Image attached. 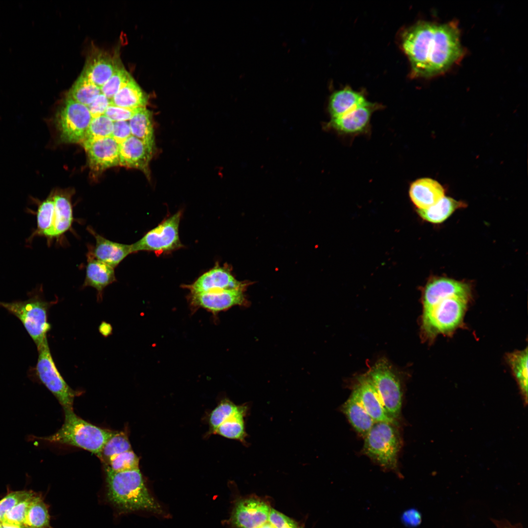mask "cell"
<instances>
[{
  "instance_id": "obj_34",
  "label": "cell",
  "mask_w": 528,
  "mask_h": 528,
  "mask_svg": "<svg viewBox=\"0 0 528 528\" xmlns=\"http://www.w3.org/2000/svg\"><path fill=\"white\" fill-rule=\"evenodd\" d=\"M131 443L126 432L114 431L102 447L97 456L105 465L113 456L119 453L132 450Z\"/></svg>"
},
{
  "instance_id": "obj_42",
  "label": "cell",
  "mask_w": 528,
  "mask_h": 528,
  "mask_svg": "<svg viewBox=\"0 0 528 528\" xmlns=\"http://www.w3.org/2000/svg\"><path fill=\"white\" fill-rule=\"evenodd\" d=\"M111 104L110 100L101 93L88 108L92 118L104 115L108 107Z\"/></svg>"
},
{
  "instance_id": "obj_2",
  "label": "cell",
  "mask_w": 528,
  "mask_h": 528,
  "mask_svg": "<svg viewBox=\"0 0 528 528\" xmlns=\"http://www.w3.org/2000/svg\"><path fill=\"white\" fill-rule=\"evenodd\" d=\"M105 469L106 498L118 513L146 511L159 515L165 513L150 493L139 469L124 472Z\"/></svg>"
},
{
  "instance_id": "obj_16",
  "label": "cell",
  "mask_w": 528,
  "mask_h": 528,
  "mask_svg": "<svg viewBox=\"0 0 528 528\" xmlns=\"http://www.w3.org/2000/svg\"><path fill=\"white\" fill-rule=\"evenodd\" d=\"M353 390L375 422L395 423V420L387 413L378 393L366 373L357 377Z\"/></svg>"
},
{
  "instance_id": "obj_25",
  "label": "cell",
  "mask_w": 528,
  "mask_h": 528,
  "mask_svg": "<svg viewBox=\"0 0 528 528\" xmlns=\"http://www.w3.org/2000/svg\"><path fill=\"white\" fill-rule=\"evenodd\" d=\"M367 102L361 93L345 88L331 94L329 100V110L331 118H334L352 111Z\"/></svg>"
},
{
  "instance_id": "obj_12",
  "label": "cell",
  "mask_w": 528,
  "mask_h": 528,
  "mask_svg": "<svg viewBox=\"0 0 528 528\" xmlns=\"http://www.w3.org/2000/svg\"><path fill=\"white\" fill-rule=\"evenodd\" d=\"M243 289H227L190 294L189 301L195 308H202L213 313L235 306H246L248 301Z\"/></svg>"
},
{
  "instance_id": "obj_24",
  "label": "cell",
  "mask_w": 528,
  "mask_h": 528,
  "mask_svg": "<svg viewBox=\"0 0 528 528\" xmlns=\"http://www.w3.org/2000/svg\"><path fill=\"white\" fill-rule=\"evenodd\" d=\"M341 410L354 429L364 438L375 423L353 390L350 397L343 404Z\"/></svg>"
},
{
  "instance_id": "obj_27",
  "label": "cell",
  "mask_w": 528,
  "mask_h": 528,
  "mask_svg": "<svg viewBox=\"0 0 528 528\" xmlns=\"http://www.w3.org/2000/svg\"><path fill=\"white\" fill-rule=\"evenodd\" d=\"M249 411V406L245 403L239 405L237 410L222 422L213 432L226 438L239 440L246 444L247 433L245 418Z\"/></svg>"
},
{
  "instance_id": "obj_18",
  "label": "cell",
  "mask_w": 528,
  "mask_h": 528,
  "mask_svg": "<svg viewBox=\"0 0 528 528\" xmlns=\"http://www.w3.org/2000/svg\"><path fill=\"white\" fill-rule=\"evenodd\" d=\"M87 257L86 277L82 286L95 288L97 300L101 301L104 289L116 281L114 268L96 259L92 254L90 245Z\"/></svg>"
},
{
  "instance_id": "obj_20",
  "label": "cell",
  "mask_w": 528,
  "mask_h": 528,
  "mask_svg": "<svg viewBox=\"0 0 528 528\" xmlns=\"http://www.w3.org/2000/svg\"><path fill=\"white\" fill-rule=\"evenodd\" d=\"M444 187L437 180L423 177L414 181L409 189L411 200L418 209L427 208L444 196Z\"/></svg>"
},
{
  "instance_id": "obj_8",
  "label": "cell",
  "mask_w": 528,
  "mask_h": 528,
  "mask_svg": "<svg viewBox=\"0 0 528 528\" xmlns=\"http://www.w3.org/2000/svg\"><path fill=\"white\" fill-rule=\"evenodd\" d=\"M92 118L87 106L66 97L54 119L60 140L67 143H82Z\"/></svg>"
},
{
  "instance_id": "obj_26",
  "label": "cell",
  "mask_w": 528,
  "mask_h": 528,
  "mask_svg": "<svg viewBox=\"0 0 528 528\" xmlns=\"http://www.w3.org/2000/svg\"><path fill=\"white\" fill-rule=\"evenodd\" d=\"M148 95L131 76L110 100L111 105L128 109L145 107Z\"/></svg>"
},
{
  "instance_id": "obj_9",
  "label": "cell",
  "mask_w": 528,
  "mask_h": 528,
  "mask_svg": "<svg viewBox=\"0 0 528 528\" xmlns=\"http://www.w3.org/2000/svg\"><path fill=\"white\" fill-rule=\"evenodd\" d=\"M36 374L41 383L56 397L64 410H73L77 394L65 381L52 358L47 340L37 348Z\"/></svg>"
},
{
  "instance_id": "obj_6",
  "label": "cell",
  "mask_w": 528,
  "mask_h": 528,
  "mask_svg": "<svg viewBox=\"0 0 528 528\" xmlns=\"http://www.w3.org/2000/svg\"><path fill=\"white\" fill-rule=\"evenodd\" d=\"M395 425L375 422L364 438L363 452L384 469L396 471L401 441Z\"/></svg>"
},
{
  "instance_id": "obj_21",
  "label": "cell",
  "mask_w": 528,
  "mask_h": 528,
  "mask_svg": "<svg viewBox=\"0 0 528 528\" xmlns=\"http://www.w3.org/2000/svg\"><path fill=\"white\" fill-rule=\"evenodd\" d=\"M55 204L54 221L49 240L59 239L69 231L74 218L70 192L63 190L51 192Z\"/></svg>"
},
{
  "instance_id": "obj_11",
  "label": "cell",
  "mask_w": 528,
  "mask_h": 528,
  "mask_svg": "<svg viewBox=\"0 0 528 528\" xmlns=\"http://www.w3.org/2000/svg\"><path fill=\"white\" fill-rule=\"evenodd\" d=\"M247 286L246 283L234 277L228 266L216 265L183 287L188 289L190 294H198L227 289L245 290Z\"/></svg>"
},
{
  "instance_id": "obj_29",
  "label": "cell",
  "mask_w": 528,
  "mask_h": 528,
  "mask_svg": "<svg viewBox=\"0 0 528 528\" xmlns=\"http://www.w3.org/2000/svg\"><path fill=\"white\" fill-rule=\"evenodd\" d=\"M23 525L27 528H52L48 506L41 494L35 492L32 496Z\"/></svg>"
},
{
  "instance_id": "obj_13",
  "label": "cell",
  "mask_w": 528,
  "mask_h": 528,
  "mask_svg": "<svg viewBox=\"0 0 528 528\" xmlns=\"http://www.w3.org/2000/svg\"><path fill=\"white\" fill-rule=\"evenodd\" d=\"M87 153L89 167L100 173L119 165V144L111 136L82 143Z\"/></svg>"
},
{
  "instance_id": "obj_17",
  "label": "cell",
  "mask_w": 528,
  "mask_h": 528,
  "mask_svg": "<svg viewBox=\"0 0 528 528\" xmlns=\"http://www.w3.org/2000/svg\"><path fill=\"white\" fill-rule=\"evenodd\" d=\"M376 106L367 102L365 104L338 117L332 118L328 126L344 134H356L368 129L370 119Z\"/></svg>"
},
{
  "instance_id": "obj_32",
  "label": "cell",
  "mask_w": 528,
  "mask_h": 528,
  "mask_svg": "<svg viewBox=\"0 0 528 528\" xmlns=\"http://www.w3.org/2000/svg\"><path fill=\"white\" fill-rule=\"evenodd\" d=\"M101 93L100 88L82 72L70 88L67 97L88 107Z\"/></svg>"
},
{
  "instance_id": "obj_23",
  "label": "cell",
  "mask_w": 528,
  "mask_h": 528,
  "mask_svg": "<svg viewBox=\"0 0 528 528\" xmlns=\"http://www.w3.org/2000/svg\"><path fill=\"white\" fill-rule=\"evenodd\" d=\"M454 294L471 295V290L464 283L447 278H436L429 282L424 290L422 306H427L443 296Z\"/></svg>"
},
{
  "instance_id": "obj_38",
  "label": "cell",
  "mask_w": 528,
  "mask_h": 528,
  "mask_svg": "<svg viewBox=\"0 0 528 528\" xmlns=\"http://www.w3.org/2000/svg\"><path fill=\"white\" fill-rule=\"evenodd\" d=\"M239 405H236L228 399L222 400L211 412L209 422L211 430H215L225 420L229 418L238 409Z\"/></svg>"
},
{
  "instance_id": "obj_3",
  "label": "cell",
  "mask_w": 528,
  "mask_h": 528,
  "mask_svg": "<svg viewBox=\"0 0 528 528\" xmlns=\"http://www.w3.org/2000/svg\"><path fill=\"white\" fill-rule=\"evenodd\" d=\"M470 296L447 295L423 307L422 335L432 340L438 335L453 333L462 325Z\"/></svg>"
},
{
  "instance_id": "obj_37",
  "label": "cell",
  "mask_w": 528,
  "mask_h": 528,
  "mask_svg": "<svg viewBox=\"0 0 528 528\" xmlns=\"http://www.w3.org/2000/svg\"><path fill=\"white\" fill-rule=\"evenodd\" d=\"M131 77L124 66L117 62L113 74L100 88L101 93L111 100Z\"/></svg>"
},
{
  "instance_id": "obj_47",
  "label": "cell",
  "mask_w": 528,
  "mask_h": 528,
  "mask_svg": "<svg viewBox=\"0 0 528 528\" xmlns=\"http://www.w3.org/2000/svg\"><path fill=\"white\" fill-rule=\"evenodd\" d=\"M256 528H276L274 526L268 521Z\"/></svg>"
},
{
  "instance_id": "obj_45",
  "label": "cell",
  "mask_w": 528,
  "mask_h": 528,
  "mask_svg": "<svg viewBox=\"0 0 528 528\" xmlns=\"http://www.w3.org/2000/svg\"><path fill=\"white\" fill-rule=\"evenodd\" d=\"M268 521L276 528H282L293 520L278 511L271 508Z\"/></svg>"
},
{
  "instance_id": "obj_15",
  "label": "cell",
  "mask_w": 528,
  "mask_h": 528,
  "mask_svg": "<svg viewBox=\"0 0 528 528\" xmlns=\"http://www.w3.org/2000/svg\"><path fill=\"white\" fill-rule=\"evenodd\" d=\"M155 151L133 135L119 144V165L139 170L150 179V163Z\"/></svg>"
},
{
  "instance_id": "obj_40",
  "label": "cell",
  "mask_w": 528,
  "mask_h": 528,
  "mask_svg": "<svg viewBox=\"0 0 528 528\" xmlns=\"http://www.w3.org/2000/svg\"><path fill=\"white\" fill-rule=\"evenodd\" d=\"M34 493L22 500L12 507L4 515L2 523L10 524L23 525L26 513Z\"/></svg>"
},
{
  "instance_id": "obj_28",
  "label": "cell",
  "mask_w": 528,
  "mask_h": 528,
  "mask_svg": "<svg viewBox=\"0 0 528 528\" xmlns=\"http://www.w3.org/2000/svg\"><path fill=\"white\" fill-rule=\"evenodd\" d=\"M132 135L155 151L152 112L146 107L140 108L129 120Z\"/></svg>"
},
{
  "instance_id": "obj_50",
  "label": "cell",
  "mask_w": 528,
  "mask_h": 528,
  "mask_svg": "<svg viewBox=\"0 0 528 528\" xmlns=\"http://www.w3.org/2000/svg\"><path fill=\"white\" fill-rule=\"evenodd\" d=\"M298 528H303L302 527H298Z\"/></svg>"
},
{
  "instance_id": "obj_49",
  "label": "cell",
  "mask_w": 528,
  "mask_h": 528,
  "mask_svg": "<svg viewBox=\"0 0 528 528\" xmlns=\"http://www.w3.org/2000/svg\"><path fill=\"white\" fill-rule=\"evenodd\" d=\"M2 522H0V528H2Z\"/></svg>"
},
{
  "instance_id": "obj_5",
  "label": "cell",
  "mask_w": 528,
  "mask_h": 528,
  "mask_svg": "<svg viewBox=\"0 0 528 528\" xmlns=\"http://www.w3.org/2000/svg\"><path fill=\"white\" fill-rule=\"evenodd\" d=\"M39 293H35L24 301L0 302V307L5 308L22 322L37 348L47 340V333L51 329L48 321V310L57 302V300L46 301Z\"/></svg>"
},
{
  "instance_id": "obj_4",
  "label": "cell",
  "mask_w": 528,
  "mask_h": 528,
  "mask_svg": "<svg viewBox=\"0 0 528 528\" xmlns=\"http://www.w3.org/2000/svg\"><path fill=\"white\" fill-rule=\"evenodd\" d=\"M64 422L52 435L40 438L50 443L77 447L96 456L113 431L93 425L77 416L73 410H64Z\"/></svg>"
},
{
  "instance_id": "obj_30",
  "label": "cell",
  "mask_w": 528,
  "mask_h": 528,
  "mask_svg": "<svg viewBox=\"0 0 528 528\" xmlns=\"http://www.w3.org/2000/svg\"><path fill=\"white\" fill-rule=\"evenodd\" d=\"M464 206V203L462 201L444 196L432 206L424 209H418V212L426 221L439 223L446 220L457 209Z\"/></svg>"
},
{
  "instance_id": "obj_14",
  "label": "cell",
  "mask_w": 528,
  "mask_h": 528,
  "mask_svg": "<svg viewBox=\"0 0 528 528\" xmlns=\"http://www.w3.org/2000/svg\"><path fill=\"white\" fill-rule=\"evenodd\" d=\"M270 509L269 505L261 500L242 499L235 506L231 524L236 528H256L268 521Z\"/></svg>"
},
{
  "instance_id": "obj_41",
  "label": "cell",
  "mask_w": 528,
  "mask_h": 528,
  "mask_svg": "<svg viewBox=\"0 0 528 528\" xmlns=\"http://www.w3.org/2000/svg\"><path fill=\"white\" fill-rule=\"evenodd\" d=\"M138 108L128 109L110 105L106 110L104 115L113 122L129 121Z\"/></svg>"
},
{
  "instance_id": "obj_19",
  "label": "cell",
  "mask_w": 528,
  "mask_h": 528,
  "mask_svg": "<svg viewBox=\"0 0 528 528\" xmlns=\"http://www.w3.org/2000/svg\"><path fill=\"white\" fill-rule=\"evenodd\" d=\"M88 231L94 237L95 245L90 246L92 254L97 260L115 268L129 255L132 254L131 244L114 242L97 233L88 226Z\"/></svg>"
},
{
  "instance_id": "obj_10",
  "label": "cell",
  "mask_w": 528,
  "mask_h": 528,
  "mask_svg": "<svg viewBox=\"0 0 528 528\" xmlns=\"http://www.w3.org/2000/svg\"><path fill=\"white\" fill-rule=\"evenodd\" d=\"M389 416L395 420L400 415L402 393L399 380L385 360L377 361L366 373Z\"/></svg>"
},
{
  "instance_id": "obj_43",
  "label": "cell",
  "mask_w": 528,
  "mask_h": 528,
  "mask_svg": "<svg viewBox=\"0 0 528 528\" xmlns=\"http://www.w3.org/2000/svg\"><path fill=\"white\" fill-rule=\"evenodd\" d=\"M132 135L129 121L113 122L111 137L119 144L123 143Z\"/></svg>"
},
{
  "instance_id": "obj_44",
  "label": "cell",
  "mask_w": 528,
  "mask_h": 528,
  "mask_svg": "<svg viewBox=\"0 0 528 528\" xmlns=\"http://www.w3.org/2000/svg\"><path fill=\"white\" fill-rule=\"evenodd\" d=\"M401 520L403 524L408 527H416L421 522V515L417 509L410 508L403 513Z\"/></svg>"
},
{
  "instance_id": "obj_39",
  "label": "cell",
  "mask_w": 528,
  "mask_h": 528,
  "mask_svg": "<svg viewBox=\"0 0 528 528\" xmlns=\"http://www.w3.org/2000/svg\"><path fill=\"white\" fill-rule=\"evenodd\" d=\"M35 492L29 490L9 491L0 500V522H2L6 513L18 503L28 498Z\"/></svg>"
},
{
  "instance_id": "obj_46",
  "label": "cell",
  "mask_w": 528,
  "mask_h": 528,
  "mask_svg": "<svg viewBox=\"0 0 528 528\" xmlns=\"http://www.w3.org/2000/svg\"><path fill=\"white\" fill-rule=\"evenodd\" d=\"M2 528H27L24 525H18L2 523Z\"/></svg>"
},
{
  "instance_id": "obj_7",
  "label": "cell",
  "mask_w": 528,
  "mask_h": 528,
  "mask_svg": "<svg viewBox=\"0 0 528 528\" xmlns=\"http://www.w3.org/2000/svg\"><path fill=\"white\" fill-rule=\"evenodd\" d=\"M179 211L164 219L136 242L131 244L132 253L153 252L156 255L168 254L183 246L179 236L182 217Z\"/></svg>"
},
{
  "instance_id": "obj_22",
  "label": "cell",
  "mask_w": 528,
  "mask_h": 528,
  "mask_svg": "<svg viewBox=\"0 0 528 528\" xmlns=\"http://www.w3.org/2000/svg\"><path fill=\"white\" fill-rule=\"evenodd\" d=\"M117 62L106 52L95 51L87 59L82 72L101 88L113 74Z\"/></svg>"
},
{
  "instance_id": "obj_33",
  "label": "cell",
  "mask_w": 528,
  "mask_h": 528,
  "mask_svg": "<svg viewBox=\"0 0 528 528\" xmlns=\"http://www.w3.org/2000/svg\"><path fill=\"white\" fill-rule=\"evenodd\" d=\"M55 214V204L52 193L39 203L37 211V229L36 235H42L49 239L53 229Z\"/></svg>"
},
{
  "instance_id": "obj_31",
  "label": "cell",
  "mask_w": 528,
  "mask_h": 528,
  "mask_svg": "<svg viewBox=\"0 0 528 528\" xmlns=\"http://www.w3.org/2000/svg\"><path fill=\"white\" fill-rule=\"evenodd\" d=\"M528 357L527 348L516 351L506 355V360L526 404L528 401Z\"/></svg>"
},
{
  "instance_id": "obj_48",
  "label": "cell",
  "mask_w": 528,
  "mask_h": 528,
  "mask_svg": "<svg viewBox=\"0 0 528 528\" xmlns=\"http://www.w3.org/2000/svg\"><path fill=\"white\" fill-rule=\"evenodd\" d=\"M282 528H298L296 523L293 521L285 525Z\"/></svg>"
},
{
  "instance_id": "obj_36",
  "label": "cell",
  "mask_w": 528,
  "mask_h": 528,
  "mask_svg": "<svg viewBox=\"0 0 528 528\" xmlns=\"http://www.w3.org/2000/svg\"><path fill=\"white\" fill-rule=\"evenodd\" d=\"M113 127V122L105 115L92 118L84 141L110 137Z\"/></svg>"
},
{
  "instance_id": "obj_1",
  "label": "cell",
  "mask_w": 528,
  "mask_h": 528,
  "mask_svg": "<svg viewBox=\"0 0 528 528\" xmlns=\"http://www.w3.org/2000/svg\"><path fill=\"white\" fill-rule=\"evenodd\" d=\"M402 46L416 76L441 74L462 59L464 51L457 23L421 22L406 31Z\"/></svg>"
},
{
  "instance_id": "obj_35",
  "label": "cell",
  "mask_w": 528,
  "mask_h": 528,
  "mask_svg": "<svg viewBox=\"0 0 528 528\" xmlns=\"http://www.w3.org/2000/svg\"><path fill=\"white\" fill-rule=\"evenodd\" d=\"M105 469L114 472H124L139 469V459L132 450L112 457L104 465Z\"/></svg>"
}]
</instances>
